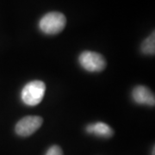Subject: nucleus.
Returning <instances> with one entry per match:
<instances>
[{"label": "nucleus", "mask_w": 155, "mask_h": 155, "mask_svg": "<svg viewBox=\"0 0 155 155\" xmlns=\"http://www.w3.org/2000/svg\"><path fill=\"white\" fill-rule=\"evenodd\" d=\"M141 52L146 54H154L155 53V35L154 31L145 39L141 44Z\"/></svg>", "instance_id": "0eeeda50"}, {"label": "nucleus", "mask_w": 155, "mask_h": 155, "mask_svg": "<svg viewBox=\"0 0 155 155\" xmlns=\"http://www.w3.org/2000/svg\"><path fill=\"white\" fill-rule=\"evenodd\" d=\"M46 91V84L40 80L26 84L21 92L22 101L28 106H36L42 101Z\"/></svg>", "instance_id": "f03ea898"}, {"label": "nucleus", "mask_w": 155, "mask_h": 155, "mask_svg": "<svg viewBox=\"0 0 155 155\" xmlns=\"http://www.w3.org/2000/svg\"><path fill=\"white\" fill-rule=\"evenodd\" d=\"M132 97L134 101L138 104L154 106V95L146 86L138 85L134 87L132 91Z\"/></svg>", "instance_id": "39448f33"}, {"label": "nucleus", "mask_w": 155, "mask_h": 155, "mask_svg": "<svg viewBox=\"0 0 155 155\" xmlns=\"http://www.w3.org/2000/svg\"><path fill=\"white\" fill-rule=\"evenodd\" d=\"M80 66L87 72H102L106 67V61L104 56L97 52L84 51L78 57Z\"/></svg>", "instance_id": "7ed1b4c3"}, {"label": "nucleus", "mask_w": 155, "mask_h": 155, "mask_svg": "<svg viewBox=\"0 0 155 155\" xmlns=\"http://www.w3.org/2000/svg\"><path fill=\"white\" fill-rule=\"evenodd\" d=\"M46 155H63V152L59 146L54 145V146H52L47 151Z\"/></svg>", "instance_id": "6e6552de"}, {"label": "nucleus", "mask_w": 155, "mask_h": 155, "mask_svg": "<svg viewBox=\"0 0 155 155\" xmlns=\"http://www.w3.org/2000/svg\"><path fill=\"white\" fill-rule=\"evenodd\" d=\"M42 122L43 119L41 116H25L17 123L15 127L16 133L22 137L29 136L41 127Z\"/></svg>", "instance_id": "20e7f679"}, {"label": "nucleus", "mask_w": 155, "mask_h": 155, "mask_svg": "<svg viewBox=\"0 0 155 155\" xmlns=\"http://www.w3.org/2000/svg\"><path fill=\"white\" fill-rule=\"evenodd\" d=\"M67 24V18L61 12L53 11L45 14L39 22V28L42 33L54 35L61 33Z\"/></svg>", "instance_id": "f257e3e1"}, {"label": "nucleus", "mask_w": 155, "mask_h": 155, "mask_svg": "<svg viewBox=\"0 0 155 155\" xmlns=\"http://www.w3.org/2000/svg\"><path fill=\"white\" fill-rule=\"evenodd\" d=\"M152 153H152L153 155L155 154V147H153V152H152Z\"/></svg>", "instance_id": "1a4fd4ad"}, {"label": "nucleus", "mask_w": 155, "mask_h": 155, "mask_svg": "<svg viewBox=\"0 0 155 155\" xmlns=\"http://www.w3.org/2000/svg\"><path fill=\"white\" fill-rule=\"evenodd\" d=\"M86 132L104 138H110L114 134L113 129L108 124L100 122L88 125L86 127Z\"/></svg>", "instance_id": "423d86ee"}]
</instances>
